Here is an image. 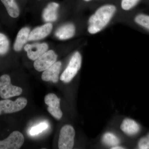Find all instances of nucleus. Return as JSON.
Masks as SVG:
<instances>
[{"label":"nucleus","instance_id":"f257e3e1","mask_svg":"<svg viewBox=\"0 0 149 149\" xmlns=\"http://www.w3.org/2000/svg\"><path fill=\"white\" fill-rule=\"evenodd\" d=\"M116 10V7L113 5H104L99 7L88 19V32L94 35L101 32L109 23Z\"/></svg>","mask_w":149,"mask_h":149},{"label":"nucleus","instance_id":"f03ea898","mask_svg":"<svg viewBox=\"0 0 149 149\" xmlns=\"http://www.w3.org/2000/svg\"><path fill=\"white\" fill-rule=\"evenodd\" d=\"M82 64V56L78 52H75L71 57L68 65L60 79L65 83H69L80 70Z\"/></svg>","mask_w":149,"mask_h":149},{"label":"nucleus","instance_id":"7ed1b4c3","mask_svg":"<svg viewBox=\"0 0 149 149\" xmlns=\"http://www.w3.org/2000/svg\"><path fill=\"white\" fill-rule=\"evenodd\" d=\"M22 92L20 87L11 84L10 77L8 74H3L0 77V97L2 98L8 99L12 97L20 95Z\"/></svg>","mask_w":149,"mask_h":149},{"label":"nucleus","instance_id":"20e7f679","mask_svg":"<svg viewBox=\"0 0 149 149\" xmlns=\"http://www.w3.org/2000/svg\"><path fill=\"white\" fill-rule=\"evenodd\" d=\"M27 99L19 97L15 101L8 99L0 101V115L20 111L27 105Z\"/></svg>","mask_w":149,"mask_h":149},{"label":"nucleus","instance_id":"39448f33","mask_svg":"<svg viewBox=\"0 0 149 149\" xmlns=\"http://www.w3.org/2000/svg\"><path fill=\"white\" fill-rule=\"evenodd\" d=\"M75 130L71 125H66L62 128L60 132L58 148L71 149L74 144Z\"/></svg>","mask_w":149,"mask_h":149},{"label":"nucleus","instance_id":"423d86ee","mask_svg":"<svg viewBox=\"0 0 149 149\" xmlns=\"http://www.w3.org/2000/svg\"><path fill=\"white\" fill-rule=\"evenodd\" d=\"M57 56L53 50L47 51L34 62L35 69L39 72L45 71L56 61Z\"/></svg>","mask_w":149,"mask_h":149},{"label":"nucleus","instance_id":"0eeeda50","mask_svg":"<svg viewBox=\"0 0 149 149\" xmlns=\"http://www.w3.org/2000/svg\"><path fill=\"white\" fill-rule=\"evenodd\" d=\"M23 134L18 131L11 133L7 139L0 141V149H18L24 143Z\"/></svg>","mask_w":149,"mask_h":149},{"label":"nucleus","instance_id":"6e6552de","mask_svg":"<svg viewBox=\"0 0 149 149\" xmlns=\"http://www.w3.org/2000/svg\"><path fill=\"white\" fill-rule=\"evenodd\" d=\"M45 102L48 106L47 110L56 119H60L63 116V113L60 107V99L55 94L50 93L45 97Z\"/></svg>","mask_w":149,"mask_h":149},{"label":"nucleus","instance_id":"1a4fd4ad","mask_svg":"<svg viewBox=\"0 0 149 149\" xmlns=\"http://www.w3.org/2000/svg\"><path fill=\"white\" fill-rule=\"evenodd\" d=\"M48 48L49 47L46 43H35L26 45L24 49L27 52L28 58L35 61L47 51Z\"/></svg>","mask_w":149,"mask_h":149},{"label":"nucleus","instance_id":"9d476101","mask_svg":"<svg viewBox=\"0 0 149 149\" xmlns=\"http://www.w3.org/2000/svg\"><path fill=\"white\" fill-rule=\"evenodd\" d=\"M61 66V63L56 62L48 69L44 71L42 75V80L56 83L59 80V74Z\"/></svg>","mask_w":149,"mask_h":149},{"label":"nucleus","instance_id":"9b49d317","mask_svg":"<svg viewBox=\"0 0 149 149\" xmlns=\"http://www.w3.org/2000/svg\"><path fill=\"white\" fill-rule=\"evenodd\" d=\"M52 24L50 23L42 25L33 29L29 33L28 41L41 40L47 37L52 32Z\"/></svg>","mask_w":149,"mask_h":149},{"label":"nucleus","instance_id":"f8f14e48","mask_svg":"<svg viewBox=\"0 0 149 149\" xmlns=\"http://www.w3.org/2000/svg\"><path fill=\"white\" fill-rule=\"evenodd\" d=\"M75 27L74 24L68 23L62 25L56 30L55 35L60 40H66L70 39L74 36Z\"/></svg>","mask_w":149,"mask_h":149},{"label":"nucleus","instance_id":"ddd939ff","mask_svg":"<svg viewBox=\"0 0 149 149\" xmlns=\"http://www.w3.org/2000/svg\"><path fill=\"white\" fill-rule=\"evenodd\" d=\"M59 4L57 3L52 2L48 4L43 12L42 17L45 21L54 22L58 18V9Z\"/></svg>","mask_w":149,"mask_h":149},{"label":"nucleus","instance_id":"4468645a","mask_svg":"<svg viewBox=\"0 0 149 149\" xmlns=\"http://www.w3.org/2000/svg\"><path fill=\"white\" fill-rule=\"evenodd\" d=\"M30 29L28 27H24L19 30L14 45V49L16 52L21 51L24 45L28 41Z\"/></svg>","mask_w":149,"mask_h":149},{"label":"nucleus","instance_id":"2eb2a0df","mask_svg":"<svg viewBox=\"0 0 149 149\" xmlns=\"http://www.w3.org/2000/svg\"><path fill=\"white\" fill-rule=\"evenodd\" d=\"M120 129L127 135L132 136L136 135L140 130V126L135 120L125 118L123 121L120 126Z\"/></svg>","mask_w":149,"mask_h":149},{"label":"nucleus","instance_id":"dca6fc26","mask_svg":"<svg viewBox=\"0 0 149 149\" xmlns=\"http://www.w3.org/2000/svg\"><path fill=\"white\" fill-rule=\"evenodd\" d=\"M5 6L10 16L16 18L19 15V10L18 6L15 0H1Z\"/></svg>","mask_w":149,"mask_h":149},{"label":"nucleus","instance_id":"f3484780","mask_svg":"<svg viewBox=\"0 0 149 149\" xmlns=\"http://www.w3.org/2000/svg\"><path fill=\"white\" fill-rule=\"evenodd\" d=\"M102 141L105 145L112 147L118 146L120 143V140L117 136L109 132L104 134Z\"/></svg>","mask_w":149,"mask_h":149},{"label":"nucleus","instance_id":"a211bd4d","mask_svg":"<svg viewBox=\"0 0 149 149\" xmlns=\"http://www.w3.org/2000/svg\"><path fill=\"white\" fill-rule=\"evenodd\" d=\"M9 45L8 37L3 34L0 33V55L5 54L8 52Z\"/></svg>","mask_w":149,"mask_h":149},{"label":"nucleus","instance_id":"6ab92c4d","mask_svg":"<svg viewBox=\"0 0 149 149\" xmlns=\"http://www.w3.org/2000/svg\"><path fill=\"white\" fill-rule=\"evenodd\" d=\"M134 21L140 26L149 30V15L143 14L138 15L134 18Z\"/></svg>","mask_w":149,"mask_h":149},{"label":"nucleus","instance_id":"aec40b11","mask_svg":"<svg viewBox=\"0 0 149 149\" xmlns=\"http://www.w3.org/2000/svg\"><path fill=\"white\" fill-rule=\"evenodd\" d=\"M140 0H121V7L124 10H129L134 8Z\"/></svg>","mask_w":149,"mask_h":149},{"label":"nucleus","instance_id":"412c9836","mask_svg":"<svg viewBox=\"0 0 149 149\" xmlns=\"http://www.w3.org/2000/svg\"><path fill=\"white\" fill-rule=\"evenodd\" d=\"M47 123L45 122H43L35 127H32L30 130V135L32 136L38 135L39 133L42 132L48 128Z\"/></svg>","mask_w":149,"mask_h":149},{"label":"nucleus","instance_id":"4be33fe9","mask_svg":"<svg viewBox=\"0 0 149 149\" xmlns=\"http://www.w3.org/2000/svg\"><path fill=\"white\" fill-rule=\"evenodd\" d=\"M139 147L141 149H149V133L140 139L139 142Z\"/></svg>","mask_w":149,"mask_h":149},{"label":"nucleus","instance_id":"5701e85b","mask_svg":"<svg viewBox=\"0 0 149 149\" xmlns=\"http://www.w3.org/2000/svg\"><path fill=\"white\" fill-rule=\"evenodd\" d=\"M111 149H124L123 147L118 146H116L112 147Z\"/></svg>","mask_w":149,"mask_h":149},{"label":"nucleus","instance_id":"b1692460","mask_svg":"<svg viewBox=\"0 0 149 149\" xmlns=\"http://www.w3.org/2000/svg\"><path fill=\"white\" fill-rule=\"evenodd\" d=\"M84 1H91V0H84Z\"/></svg>","mask_w":149,"mask_h":149}]
</instances>
